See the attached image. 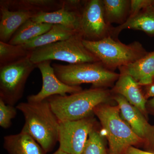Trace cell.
<instances>
[{
  "instance_id": "cell-1",
  "label": "cell",
  "mask_w": 154,
  "mask_h": 154,
  "mask_svg": "<svg viewBox=\"0 0 154 154\" xmlns=\"http://www.w3.org/2000/svg\"><path fill=\"white\" fill-rule=\"evenodd\" d=\"M16 107L25 118L21 131L33 137L45 152L50 151L58 141L60 121L48 101L21 102Z\"/></svg>"
},
{
  "instance_id": "cell-2",
  "label": "cell",
  "mask_w": 154,
  "mask_h": 154,
  "mask_svg": "<svg viewBox=\"0 0 154 154\" xmlns=\"http://www.w3.org/2000/svg\"><path fill=\"white\" fill-rule=\"evenodd\" d=\"M110 96L107 90L93 88L69 96H51L46 100L60 122L74 121L90 116L94 109L104 104Z\"/></svg>"
},
{
  "instance_id": "cell-3",
  "label": "cell",
  "mask_w": 154,
  "mask_h": 154,
  "mask_svg": "<svg viewBox=\"0 0 154 154\" xmlns=\"http://www.w3.org/2000/svg\"><path fill=\"white\" fill-rule=\"evenodd\" d=\"M83 42L99 62L113 72L116 69L135 62L148 53L139 42L126 45L111 36L98 41L83 39Z\"/></svg>"
},
{
  "instance_id": "cell-4",
  "label": "cell",
  "mask_w": 154,
  "mask_h": 154,
  "mask_svg": "<svg viewBox=\"0 0 154 154\" xmlns=\"http://www.w3.org/2000/svg\"><path fill=\"white\" fill-rule=\"evenodd\" d=\"M94 112L106 131L110 154H123L130 147L143 140L123 120L118 106L101 104L94 109Z\"/></svg>"
},
{
  "instance_id": "cell-5",
  "label": "cell",
  "mask_w": 154,
  "mask_h": 154,
  "mask_svg": "<svg viewBox=\"0 0 154 154\" xmlns=\"http://www.w3.org/2000/svg\"><path fill=\"white\" fill-rule=\"evenodd\" d=\"M57 77L68 85L80 86L91 84L93 88L111 85L119 78V74L106 68L100 62L52 65Z\"/></svg>"
},
{
  "instance_id": "cell-6",
  "label": "cell",
  "mask_w": 154,
  "mask_h": 154,
  "mask_svg": "<svg viewBox=\"0 0 154 154\" xmlns=\"http://www.w3.org/2000/svg\"><path fill=\"white\" fill-rule=\"evenodd\" d=\"M80 32L68 39L54 42L31 51L30 60L36 64L45 60H56L69 64L99 62L83 44Z\"/></svg>"
},
{
  "instance_id": "cell-7",
  "label": "cell",
  "mask_w": 154,
  "mask_h": 154,
  "mask_svg": "<svg viewBox=\"0 0 154 154\" xmlns=\"http://www.w3.org/2000/svg\"><path fill=\"white\" fill-rule=\"evenodd\" d=\"M37 67L30 57L0 67V98L14 106L23 96L28 77Z\"/></svg>"
},
{
  "instance_id": "cell-8",
  "label": "cell",
  "mask_w": 154,
  "mask_h": 154,
  "mask_svg": "<svg viewBox=\"0 0 154 154\" xmlns=\"http://www.w3.org/2000/svg\"><path fill=\"white\" fill-rule=\"evenodd\" d=\"M113 28L105 19L102 0L85 1L79 27L84 40L98 41L112 37Z\"/></svg>"
},
{
  "instance_id": "cell-9",
  "label": "cell",
  "mask_w": 154,
  "mask_h": 154,
  "mask_svg": "<svg viewBox=\"0 0 154 154\" xmlns=\"http://www.w3.org/2000/svg\"><path fill=\"white\" fill-rule=\"evenodd\" d=\"M94 127L95 120L91 116L80 120L60 122L59 149L70 154H82Z\"/></svg>"
},
{
  "instance_id": "cell-10",
  "label": "cell",
  "mask_w": 154,
  "mask_h": 154,
  "mask_svg": "<svg viewBox=\"0 0 154 154\" xmlns=\"http://www.w3.org/2000/svg\"><path fill=\"white\" fill-rule=\"evenodd\" d=\"M51 61L45 60L36 64L42 77V88L38 94L27 97L28 102L38 103L51 96H65L67 94H75L83 91L81 86H69L62 82L55 75Z\"/></svg>"
},
{
  "instance_id": "cell-11",
  "label": "cell",
  "mask_w": 154,
  "mask_h": 154,
  "mask_svg": "<svg viewBox=\"0 0 154 154\" xmlns=\"http://www.w3.org/2000/svg\"><path fill=\"white\" fill-rule=\"evenodd\" d=\"M62 7L57 11L40 13L31 19L34 22L39 23L63 25L79 32L83 8H72L67 5L64 0H62Z\"/></svg>"
},
{
  "instance_id": "cell-12",
  "label": "cell",
  "mask_w": 154,
  "mask_h": 154,
  "mask_svg": "<svg viewBox=\"0 0 154 154\" xmlns=\"http://www.w3.org/2000/svg\"><path fill=\"white\" fill-rule=\"evenodd\" d=\"M113 98L118 104L123 120L138 136L146 140L151 125L149 124L143 113L123 96L117 94Z\"/></svg>"
},
{
  "instance_id": "cell-13",
  "label": "cell",
  "mask_w": 154,
  "mask_h": 154,
  "mask_svg": "<svg viewBox=\"0 0 154 154\" xmlns=\"http://www.w3.org/2000/svg\"><path fill=\"white\" fill-rule=\"evenodd\" d=\"M0 41L8 43L19 28L36 15L27 11H11L0 5Z\"/></svg>"
},
{
  "instance_id": "cell-14",
  "label": "cell",
  "mask_w": 154,
  "mask_h": 154,
  "mask_svg": "<svg viewBox=\"0 0 154 154\" xmlns=\"http://www.w3.org/2000/svg\"><path fill=\"white\" fill-rule=\"evenodd\" d=\"M113 91L123 96L131 104L137 108L142 113L146 114V99L141 86L132 77L126 74H119Z\"/></svg>"
},
{
  "instance_id": "cell-15",
  "label": "cell",
  "mask_w": 154,
  "mask_h": 154,
  "mask_svg": "<svg viewBox=\"0 0 154 154\" xmlns=\"http://www.w3.org/2000/svg\"><path fill=\"white\" fill-rule=\"evenodd\" d=\"M118 69L120 73L129 75L140 85L150 84L154 80V51L135 62Z\"/></svg>"
},
{
  "instance_id": "cell-16",
  "label": "cell",
  "mask_w": 154,
  "mask_h": 154,
  "mask_svg": "<svg viewBox=\"0 0 154 154\" xmlns=\"http://www.w3.org/2000/svg\"><path fill=\"white\" fill-rule=\"evenodd\" d=\"M4 5L13 11H24L37 15L57 11L62 7V0H1Z\"/></svg>"
},
{
  "instance_id": "cell-17",
  "label": "cell",
  "mask_w": 154,
  "mask_h": 154,
  "mask_svg": "<svg viewBox=\"0 0 154 154\" xmlns=\"http://www.w3.org/2000/svg\"><path fill=\"white\" fill-rule=\"evenodd\" d=\"M4 146L9 154H45V151L33 137L21 131L4 138Z\"/></svg>"
},
{
  "instance_id": "cell-18",
  "label": "cell",
  "mask_w": 154,
  "mask_h": 154,
  "mask_svg": "<svg viewBox=\"0 0 154 154\" xmlns=\"http://www.w3.org/2000/svg\"><path fill=\"white\" fill-rule=\"evenodd\" d=\"M140 30L154 37V8L151 6L141 11L137 15L129 18L123 25L114 27L112 37L118 39L120 32L124 29Z\"/></svg>"
},
{
  "instance_id": "cell-19",
  "label": "cell",
  "mask_w": 154,
  "mask_h": 154,
  "mask_svg": "<svg viewBox=\"0 0 154 154\" xmlns=\"http://www.w3.org/2000/svg\"><path fill=\"white\" fill-rule=\"evenodd\" d=\"M79 31L60 25H53L46 33L26 42L22 45L25 49L31 51L33 50L68 39Z\"/></svg>"
},
{
  "instance_id": "cell-20",
  "label": "cell",
  "mask_w": 154,
  "mask_h": 154,
  "mask_svg": "<svg viewBox=\"0 0 154 154\" xmlns=\"http://www.w3.org/2000/svg\"><path fill=\"white\" fill-rule=\"evenodd\" d=\"M52 24L39 23L30 19L26 21L14 33L9 44L23 45L26 42L46 33L52 28Z\"/></svg>"
},
{
  "instance_id": "cell-21",
  "label": "cell",
  "mask_w": 154,
  "mask_h": 154,
  "mask_svg": "<svg viewBox=\"0 0 154 154\" xmlns=\"http://www.w3.org/2000/svg\"><path fill=\"white\" fill-rule=\"evenodd\" d=\"M104 15L108 24L123 25L129 17L131 0H102Z\"/></svg>"
},
{
  "instance_id": "cell-22",
  "label": "cell",
  "mask_w": 154,
  "mask_h": 154,
  "mask_svg": "<svg viewBox=\"0 0 154 154\" xmlns=\"http://www.w3.org/2000/svg\"><path fill=\"white\" fill-rule=\"evenodd\" d=\"M31 51L22 45H14L0 41V67L30 57Z\"/></svg>"
},
{
  "instance_id": "cell-23",
  "label": "cell",
  "mask_w": 154,
  "mask_h": 154,
  "mask_svg": "<svg viewBox=\"0 0 154 154\" xmlns=\"http://www.w3.org/2000/svg\"><path fill=\"white\" fill-rule=\"evenodd\" d=\"M82 154H107L102 136L95 127L89 134Z\"/></svg>"
},
{
  "instance_id": "cell-24",
  "label": "cell",
  "mask_w": 154,
  "mask_h": 154,
  "mask_svg": "<svg viewBox=\"0 0 154 154\" xmlns=\"http://www.w3.org/2000/svg\"><path fill=\"white\" fill-rule=\"evenodd\" d=\"M17 108L13 105H7L0 98V126L4 129L11 127V120L17 115Z\"/></svg>"
},
{
  "instance_id": "cell-25",
  "label": "cell",
  "mask_w": 154,
  "mask_h": 154,
  "mask_svg": "<svg viewBox=\"0 0 154 154\" xmlns=\"http://www.w3.org/2000/svg\"><path fill=\"white\" fill-rule=\"evenodd\" d=\"M152 0H131L129 18L137 15L143 9L151 6Z\"/></svg>"
},
{
  "instance_id": "cell-26",
  "label": "cell",
  "mask_w": 154,
  "mask_h": 154,
  "mask_svg": "<svg viewBox=\"0 0 154 154\" xmlns=\"http://www.w3.org/2000/svg\"><path fill=\"white\" fill-rule=\"evenodd\" d=\"M143 86L144 87V89L143 93L146 99L153 98L154 97V80L150 84Z\"/></svg>"
},
{
  "instance_id": "cell-27",
  "label": "cell",
  "mask_w": 154,
  "mask_h": 154,
  "mask_svg": "<svg viewBox=\"0 0 154 154\" xmlns=\"http://www.w3.org/2000/svg\"><path fill=\"white\" fill-rule=\"evenodd\" d=\"M146 140L151 149L154 151V125H151V126L148 135Z\"/></svg>"
},
{
  "instance_id": "cell-28",
  "label": "cell",
  "mask_w": 154,
  "mask_h": 154,
  "mask_svg": "<svg viewBox=\"0 0 154 154\" xmlns=\"http://www.w3.org/2000/svg\"><path fill=\"white\" fill-rule=\"evenodd\" d=\"M126 154H154V153L151 152L144 151L134 147H130L125 152Z\"/></svg>"
},
{
  "instance_id": "cell-29",
  "label": "cell",
  "mask_w": 154,
  "mask_h": 154,
  "mask_svg": "<svg viewBox=\"0 0 154 154\" xmlns=\"http://www.w3.org/2000/svg\"><path fill=\"white\" fill-rule=\"evenodd\" d=\"M149 106L154 111V97L151 99L148 102Z\"/></svg>"
},
{
  "instance_id": "cell-30",
  "label": "cell",
  "mask_w": 154,
  "mask_h": 154,
  "mask_svg": "<svg viewBox=\"0 0 154 154\" xmlns=\"http://www.w3.org/2000/svg\"><path fill=\"white\" fill-rule=\"evenodd\" d=\"M51 154H70L66 152L63 151L62 150L60 149L59 148L58 149L57 151H56L55 152H54V153Z\"/></svg>"
},
{
  "instance_id": "cell-31",
  "label": "cell",
  "mask_w": 154,
  "mask_h": 154,
  "mask_svg": "<svg viewBox=\"0 0 154 154\" xmlns=\"http://www.w3.org/2000/svg\"><path fill=\"white\" fill-rule=\"evenodd\" d=\"M151 6L152 7V8H154V0H152L151 5Z\"/></svg>"
}]
</instances>
